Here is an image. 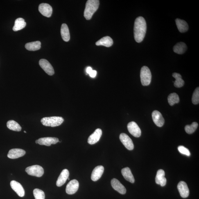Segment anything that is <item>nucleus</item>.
Wrapping results in <instances>:
<instances>
[{"label":"nucleus","mask_w":199,"mask_h":199,"mask_svg":"<svg viewBox=\"0 0 199 199\" xmlns=\"http://www.w3.org/2000/svg\"><path fill=\"white\" fill-rule=\"evenodd\" d=\"M147 26L144 18L139 17L135 19L134 25V37L136 42H142L146 35Z\"/></svg>","instance_id":"obj_1"},{"label":"nucleus","mask_w":199,"mask_h":199,"mask_svg":"<svg viewBox=\"0 0 199 199\" xmlns=\"http://www.w3.org/2000/svg\"><path fill=\"white\" fill-rule=\"evenodd\" d=\"M99 6L98 0H88L86 4L84 11V17L87 20L91 19L94 13L98 9Z\"/></svg>","instance_id":"obj_2"},{"label":"nucleus","mask_w":199,"mask_h":199,"mask_svg":"<svg viewBox=\"0 0 199 199\" xmlns=\"http://www.w3.org/2000/svg\"><path fill=\"white\" fill-rule=\"evenodd\" d=\"M64 121L61 116H51L42 118L41 122L43 125L46 127H55L60 126Z\"/></svg>","instance_id":"obj_3"},{"label":"nucleus","mask_w":199,"mask_h":199,"mask_svg":"<svg viewBox=\"0 0 199 199\" xmlns=\"http://www.w3.org/2000/svg\"><path fill=\"white\" fill-rule=\"evenodd\" d=\"M141 82L143 86L149 85L151 83L152 74L149 68L143 66L141 68L140 73Z\"/></svg>","instance_id":"obj_4"},{"label":"nucleus","mask_w":199,"mask_h":199,"mask_svg":"<svg viewBox=\"0 0 199 199\" xmlns=\"http://www.w3.org/2000/svg\"><path fill=\"white\" fill-rule=\"evenodd\" d=\"M25 171L28 175L38 177H42L44 173L43 168L38 165L28 167Z\"/></svg>","instance_id":"obj_5"},{"label":"nucleus","mask_w":199,"mask_h":199,"mask_svg":"<svg viewBox=\"0 0 199 199\" xmlns=\"http://www.w3.org/2000/svg\"><path fill=\"white\" fill-rule=\"evenodd\" d=\"M127 128L129 132L134 137L138 138L140 137L141 131L137 123L135 122L129 123L127 125Z\"/></svg>","instance_id":"obj_6"},{"label":"nucleus","mask_w":199,"mask_h":199,"mask_svg":"<svg viewBox=\"0 0 199 199\" xmlns=\"http://www.w3.org/2000/svg\"><path fill=\"white\" fill-rule=\"evenodd\" d=\"M39 64L48 75L52 76L54 74V71L53 66L47 60L45 59H41L39 61Z\"/></svg>","instance_id":"obj_7"},{"label":"nucleus","mask_w":199,"mask_h":199,"mask_svg":"<svg viewBox=\"0 0 199 199\" xmlns=\"http://www.w3.org/2000/svg\"><path fill=\"white\" fill-rule=\"evenodd\" d=\"M120 139L121 142L127 149L132 150L134 148L133 143L130 137L125 133H122L120 135Z\"/></svg>","instance_id":"obj_8"},{"label":"nucleus","mask_w":199,"mask_h":199,"mask_svg":"<svg viewBox=\"0 0 199 199\" xmlns=\"http://www.w3.org/2000/svg\"><path fill=\"white\" fill-rule=\"evenodd\" d=\"M39 12L44 17H50L53 13V8L49 4L42 3L39 5Z\"/></svg>","instance_id":"obj_9"},{"label":"nucleus","mask_w":199,"mask_h":199,"mask_svg":"<svg viewBox=\"0 0 199 199\" xmlns=\"http://www.w3.org/2000/svg\"><path fill=\"white\" fill-rule=\"evenodd\" d=\"M79 187V182L75 179L71 180L66 186V191L68 194H74L78 190Z\"/></svg>","instance_id":"obj_10"},{"label":"nucleus","mask_w":199,"mask_h":199,"mask_svg":"<svg viewBox=\"0 0 199 199\" xmlns=\"http://www.w3.org/2000/svg\"><path fill=\"white\" fill-rule=\"evenodd\" d=\"M58 138L55 137H45L40 138L37 140L38 144L49 146L52 144H55L59 142Z\"/></svg>","instance_id":"obj_11"},{"label":"nucleus","mask_w":199,"mask_h":199,"mask_svg":"<svg viewBox=\"0 0 199 199\" xmlns=\"http://www.w3.org/2000/svg\"><path fill=\"white\" fill-rule=\"evenodd\" d=\"M152 117L155 124L159 127H162L164 123V120L161 113L157 110L154 111L152 113Z\"/></svg>","instance_id":"obj_12"},{"label":"nucleus","mask_w":199,"mask_h":199,"mask_svg":"<svg viewBox=\"0 0 199 199\" xmlns=\"http://www.w3.org/2000/svg\"><path fill=\"white\" fill-rule=\"evenodd\" d=\"M10 185L12 189L17 193L19 197H22L24 196L25 191L23 186L17 181L12 180L10 182Z\"/></svg>","instance_id":"obj_13"},{"label":"nucleus","mask_w":199,"mask_h":199,"mask_svg":"<svg viewBox=\"0 0 199 199\" xmlns=\"http://www.w3.org/2000/svg\"><path fill=\"white\" fill-rule=\"evenodd\" d=\"M177 189L182 198H187L189 196V190L186 182L181 181L177 186Z\"/></svg>","instance_id":"obj_14"},{"label":"nucleus","mask_w":199,"mask_h":199,"mask_svg":"<svg viewBox=\"0 0 199 199\" xmlns=\"http://www.w3.org/2000/svg\"><path fill=\"white\" fill-rule=\"evenodd\" d=\"M102 134V131L100 128L97 129L94 133L90 136L88 139L87 142L89 144H95L99 141Z\"/></svg>","instance_id":"obj_15"},{"label":"nucleus","mask_w":199,"mask_h":199,"mask_svg":"<svg viewBox=\"0 0 199 199\" xmlns=\"http://www.w3.org/2000/svg\"><path fill=\"white\" fill-rule=\"evenodd\" d=\"M111 185L113 189L121 194H125L126 189L124 186L117 179H113L111 181Z\"/></svg>","instance_id":"obj_16"},{"label":"nucleus","mask_w":199,"mask_h":199,"mask_svg":"<svg viewBox=\"0 0 199 199\" xmlns=\"http://www.w3.org/2000/svg\"><path fill=\"white\" fill-rule=\"evenodd\" d=\"M26 154V151L20 149H13L9 151L8 157L9 158L15 159L22 157Z\"/></svg>","instance_id":"obj_17"},{"label":"nucleus","mask_w":199,"mask_h":199,"mask_svg":"<svg viewBox=\"0 0 199 199\" xmlns=\"http://www.w3.org/2000/svg\"><path fill=\"white\" fill-rule=\"evenodd\" d=\"M104 171V168L102 166L96 167L93 170L91 175V179L94 182L98 181L101 178Z\"/></svg>","instance_id":"obj_18"},{"label":"nucleus","mask_w":199,"mask_h":199,"mask_svg":"<svg viewBox=\"0 0 199 199\" xmlns=\"http://www.w3.org/2000/svg\"><path fill=\"white\" fill-rule=\"evenodd\" d=\"M164 171L162 169L158 170L155 178L156 183L160 185L162 187L166 185L167 182L166 179L165 177Z\"/></svg>","instance_id":"obj_19"},{"label":"nucleus","mask_w":199,"mask_h":199,"mask_svg":"<svg viewBox=\"0 0 199 199\" xmlns=\"http://www.w3.org/2000/svg\"><path fill=\"white\" fill-rule=\"evenodd\" d=\"M69 173L68 170L64 169L63 170L57 181V186L58 187H61L63 185L69 178Z\"/></svg>","instance_id":"obj_20"},{"label":"nucleus","mask_w":199,"mask_h":199,"mask_svg":"<svg viewBox=\"0 0 199 199\" xmlns=\"http://www.w3.org/2000/svg\"><path fill=\"white\" fill-rule=\"evenodd\" d=\"M121 173L125 180L132 183L135 182V179L130 168L127 167L123 168Z\"/></svg>","instance_id":"obj_21"},{"label":"nucleus","mask_w":199,"mask_h":199,"mask_svg":"<svg viewBox=\"0 0 199 199\" xmlns=\"http://www.w3.org/2000/svg\"><path fill=\"white\" fill-rule=\"evenodd\" d=\"M113 43L112 39L109 36H105L102 38L96 43L97 46H102L109 47L112 46Z\"/></svg>","instance_id":"obj_22"},{"label":"nucleus","mask_w":199,"mask_h":199,"mask_svg":"<svg viewBox=\"0 0 199 199\" xmlns=\"http://www.w3.org/2000/svg\"><path fill=\"white\" fill-rule=\"evenodd\" d=\"M175 21L177 28L181 33H184L189 30V26L185 21L179 19H175Z\"/></svg>","instance_id":"obj_23"},{"label":"nucleus","mask_w":199,"mask_h":199,"mask_svg":"<svg viewBox=\"0 0 199 199\" xmlns=\"http://www.w3.org/2000/svg\"><path fill=\"white\" fill-rule=\"evenodd\" d=\"M61 35L63 39L64 42H68L70 38V33L68 27L66 24H63L62 25L61 29Z\"/></svg>","instance_id":"obj_24"},{"label":"nucleus","mask_w":199,"mask_h":199,"mask_svg":"<svg viewBox=\"0 0 199 199\" xmlns=\"http://www.w3.org/2000/svg\"><path fill=\"white\" fill-rule=\"evenodd\" d=\"M187 48V46L185 43L179 42L174 46L173 51L178 54H182L185 53Z\"/></svg>","instance_id":"obj_25"},{"label":"nucleus","mask_w":199,"mask_h":199,"mask_svg":"<svg viewBox=\"0 0 199 199\" xmlns=\"http://www.w3.org/2000/svg\"><path fill=\"white\" fill-rule=\"evenodd\" d=\"M26 23L24 20L22 18H19L16 20L15 25L13 28L14 31H17L23 29L26 27Z\"/></svg>","instance_id":"obj_26"},{"label":"nucleus","mask_w":199,"mask_h":199,"mask_svg":"<svg viewBox=\"0 0 199 199\" xmlns=\"http://www.w3.org/2000/svg\"><path fill=\"white\" fill-rule=\"evenodd\" d=\"M41 43L39 41L28 42L25 45V48L28 51H35L40 49Z\"/></svg>","instance_id":"obj_27"},{"label":"nucleus","mask_w":199,"mask_h":199,"mask_svg":"<svg viewBox=\"0 0 199 199\" xmlns=\"http://www.w3.org/2000/svg\"><path fill=\"white\" fill-rule=\"evenodd\" d=\"M172 76L175 79L174 82V86L175 87L180 88L184 86V82L182 79V76L180 74L174 73Z\"/></svg>","instance_id":"obj_28"},{"label":"nucleus","mask_w":199,"mask_h":199,"mask_svg":"<svg viewBox=\"0 0 199 199\" xmlns=\"http://www.w3.org/2000/svg\"><path fill=\"white\" fill-rule=\"evenodd\" d=\"M7 127L10 130L15 131H20L21 130V127L17 122L12 120L9 121L7 123Z\"/></svg>","instance_id":"obj_29"},{"label":"nucleus","mask_w":199,"mask_h":199,"mask_svg":"<svg viewBox=\"0 0 199 199\" xmlns=\"http://www.w3.org/2000/svg\"><path fill=\"white\" fill-rule=\"evenodd\" d=\"M168 101L169 105L172 106L175 104L179 103L180 101V98L178 95L176 93H172L168 96Z\"/></svg>","instance_id":"obj_30"},{"label":"nucleus","mask_w":199,"mask_h":199,"mask_svg":"<svg viewBox=\"0 0 199 199\" xmlns=\"http://www.w3.org/2000/svg\"><path fill=\"white\" fill-rule=\"evenodd\" d=\"M198 127V123L197 122H193L190 125H186L185 130L187 134H191L193 133L197 130Z\"/></svg>","instance_id":"obj_31"},{"label":"nucleus","mask_w":199,"mask_h":199,"mask_svg":"<svg viewBox=\"0 0 199 199\" xmlns=\"http://www.w3.org/2000/svg\"><path fill=\"white\" fill-rule=\"evenodd\" d=\"M33 194L35 199H45V195L42 190L35 189L34 190Z\"/></svg>","instance_id":"obj_32"},{"label":"nucleus","mask_w":199,"mask_h":199,"mask_svg":"<svg viewBox=\"0 0 199 199\" xmlns=\"http://www.w3.org/2000/svg\"><path fill=\"white\" fill-rule=\"evenodd\" d=\"M192 101L194 105H197L199 103V88L197 87L193 95Z\"/></svg>","instance_id":"obj_33"},{"label":"nucleus","mask_w":199,"mask_h":199,"mask_svg":"<svg viewBox=\"0 0 199 199\" xmlns=\"http://www.w3.org/2000/svg\"><path fill=\"white\" fill-rule=\"evenodd\" d=\"M178 149L181 153L187 156H190L191 155L190 152L189 150L187 148L185 147L184 146H180L178 147Z\"/></svg>","instance_id":"obj_34"},{"label":"nucleus","mask_w":199,"mask_h":199,"mask_svg":"<svg viewBox=\"0 0 199 199\" xmlns=\"http://www.w3.org/2000/svg\"><path fill=\"white\" fill-rule=\"evenodd\" d=\"M97 72L96 70H92L89 74L91 78H94L96 76Z\"/></svg>","instance_id":"obj_35"},{"label":"nucleus","mask_w":199,"mask_h":199,"mask_svg":"<svg viewBox=\"0 0 199 199\" xmlns=\"http://www.w3.org/2000/svg\"><path fill=\"white\" fill-rule=\"evenodd\" d=\"M92 70V68L91 67H88L87 68V69H86V72H87V74H89Z\"/></svg>","instance_id":"obj_36"},{"label":"nucleus","mask_w":199,"mask_h":199,"mask_svg":"<svg viewBox=\"0 0 199 199\" xmlns=\"http://www.w3.org/2000/svg\"><path fill=\"white\" fill-rule=\"evenodd\" d=\"M35 143H36V144H38L37 140H36Z\"/></svg>","instance_id":"obj_37"},{"label":"nucleus","mask_w":199,"mask_h":199,"mask_svg":"<svg viewBox=\"0 0 199 199\" xmlns=\"http://www.w3.org/2000/svg\"><path fill=\"white\" fill-rule=\"evenodd\" d=\"M24 133H26V131H24Z\"/></svg>","instance_id":"obj_38"},{"label":"nucleus","mask_w":199,"mask_h":199,"mask_svg":"<svg viewBox=\"0 0 199 199\" xmlns=\"http://www.w3.org/2000/svg\"><path fill=\"white\" fill-rule=\"evenodd\" d=\"M68 180H69V178H68Z\"/></svg>","instance_id":"obj_39"}]
</instances>
